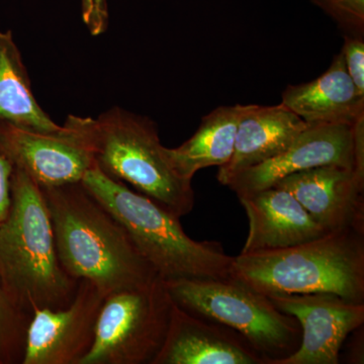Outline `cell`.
I'll use <instances>...</instances> for the list:
<instances>
[{
    "label": "cell",
    "instance_id": "obj_4",
    "mask_svg": "<svg viewBox=\"0 0 364 364\" xmlns=\"http://www.w3.org/2000/svg\"><path fill=\"white\" fill-rule=\"evenodd\" d=\"M81 183L130 235L136 249L164 282L177 279H230L233 257L219 242L193 240L181 218L124 182L104 173L97 165Z\"/></svg>",
    "mask_w": 364,
    "mask_h": 364
},
{
    "label": "cell",
    "instance_id": "obj_3",
    "mask_svg": "<svg viewBox=\"0 0 364 364\" xmlns=\"http://www.w3.org/2000/svg\"><path fill=\"white\" fill-rule=\"evenodd\" d=\"M230 277L268 296L333 294L364 301V232L339 230L275 250L240 253Z\"/></svg>",
    "mask_w": 364,
    "mask_h": 364
},
{
    "label": "cell",
    "instance_id": "obj_11",
    "mask_svg": "<svg viewBox=\"0 0 364 364\" xmlns=\"http://www.w3.org/2000/svg\"><path fill=\"white\" fill-rule=\"evenodd\" d=\"M301 325L298 350L277 364H338L345 340L364 323V304L333 294L269 296Z\"/></svg>",
    "mask_w": 364,
    "mask_h": 364
},
{
    "label": "cell",
    "instance_id": "obj_21",
    "mask_svg": "<svg viewBox=\"0 0 364 364\" xmlns=\"http://www.w3.org/2000/svg\"><path fill=\"white\" fill-rule=\"evenodd\" d=\"M343 54L347 72L356 90L364 97V37L343 35Z\"/></svg>",
    "mask_w": 364,
    "mask_h": 364
},
{
    "label": "cell",
    "instance_id": "obj_2",
    "mask_svg": "<svg viewBox=\"0 0 364 364\" xmlns=\"http://www.w3.org/2000/svg\"><path fill=\"white\" fill-rule=\"evenodd\" d=\"M0 274L14 305L31 318L40 309L70 305L78 286L60 263L42 188L16 168L9 213L0 222Z\"/></svg>",
    "mask_w": 364,
    "mask_h": 364
},
{
    "label": "cell",
    "instance_id": "obj_19",
    "mask_svg": "<svg viewBox=\"0 0 364 364\" xmlns=\"http://www.w3.org/2000/svg\"><path fill=\"white\" fill-rule=\"evenodd\" d=\"M31 318L9 298L0 274V364L23 363Z\"/></svg>",
    "mask_w": 364,
    "mask_h": 364
},
{
    "label": "cell",
    "instance_id": "obj_9",
    "mask_svg": "<svg viewBox=\"0 0 364 364\" xmlns=\"http://www.w3.org/2000/svg\"><path fill=\"white\" fill-rule=\"evenodd\" d=\"M0 155L41 188L82 181L95 157L72 114L61 130L43 133L0 122Z\"/></svg>",
    "mask_w": 364,
    "mask_h": 364
},
{
    "label": "cell",
    "instance_id": "obj_14",
    "mask_svg": "<svg viewBox=\"0 0 364 364\" xmlns=\"http://www.w3.org/2000/svg\"><path fill=\"white\" fill-rule=\"evenodd\" d=\"M238 198L249 220L241 253L289 248L328 233L287 189L272 186Z\"/></svg>",
    "mask_w": 364,
    "mask_h": 364
},
{
    "label": "cell",
    "instance_id": "obj_7",
    "mask_svg": "<svg viewBox=\"0 0 364 364\" xmlns=\"http://www.w3.org/2000/svg\"><path fill=\"white\" fill-rule=\"evenodd\" d=\"M173 301L164 280L105 299L90 350L79 364H151L166 337Z\"/></svg>",
    "mask_w": 364,
    "mask_h": 364
},
{
    "label": "cell",
    "instance_id": "obj_17",
    "mask_svg": "<svg viewBox=\"0 0 364 364\" xmlns=\"http://www.w3.org/2000/svg\"><path fill=\"white\" fill-rule=\"evenodd\" d=\"M249 105H228L213 109L203 117L193 136L177 148H166L176 173L193 181L196 172L227 164L234 153L237 130Z\"/></svg>",
    "mask_w": 364,
    "mask_h": 364
},
{
    "label": "cell",
    "instance_id": "obj_12",
    "mask_svg": "<svg viewBox=\"0 0 364 364\" xmlns=\"http://www.w3.org/2000/svg\"><path fill=\"white\" fill-rule=\"evenodd\" d=\"M273 186L289 191L326 231L364 232V168L326 165L289 174Z\"/></svg>",
    "mask_w": 364,
    "mask_h": 364
},
{
    "label": "cell",
    "instance_id": "obj_18",
    "mask_svg": "<svg viewBox=\"0 0 364 364\" xmlns=\"http://www.w3.org/2000/svg\"><path fill=\"white\" fill-rule=\"evenodd\" d=\"M0 122L43 133L62 128L38 104L11 32H0Z\"/></svg>",
    "mask_w": 364,
    "mask_h": 364
},
{
    "label": "cell",
    "instance_id": "obj_5",
    "mask_svg": "<svg viewBox=\"0 0 364 364\" xmlns=\"http://www.w3.org/2000/svg\"><path fill=\"white\" fill-rule=\"evenodd\" d=\"M72 117L104 173L131 184L181 219L191 214L195 207L193 181L182 178L172 167L154 122L121 107L97 119Z\"/></svg>",
    "mask_w": 364,
    "mask_h": 364
},
{
    "label": "cell",
    "instance_id": "obj_10",
    "mask_svg": "<svg viewBox=\"0 0 364 364\" xmlns=\"http://www.w3.org/2000/svg\"><path fill=\"white\" fill-rule=\"evenodd\" d=\"M105 296L88 279H79L75 296L59 310H36L28 324L21 364H79L95 340Z\"/></svg>",
    "mask_w": 364,
    "mask_h": 364
},
{
    "label": "cell",
    "instance_id": "obj_6",
    "mask_svg": "<svg viewBox=\"0 0 364 364\" xmlns=\"http://www.w3.org/2000/svg\"><path fill=\"white\" fill-rule=\"evenodd\" d=\"M164 282L174 304L238 332L267 364H277L298 350L301 340L298 320L241 282L232 279Z\"/></svg>",
    "mask_w": 364,
    "mask_h": 364
},
{
    "label": "cell",
    "instance_id": "obj_16",
    "mask_svg": "<svg viewBox=\"0 0 364 364\" xmlns=\"http://www.w3.org/2000/svg\"><path fill=\"white\" fill-rule=\"evenodd\" d=\"M282 104L309 124H354L364 121V97L352 82L341 51L318 77L287 85Z\"/></svg>",
    "mask_w": 364,
    "mask_h": 364
},
{
    "label": "cell",
    "instance_id": "obj_22",
    "mask_svg": "<svg viewBox=\"0 0 364 364\" xmlns=\"http://www.w3.org/2000/svg\"><path fill=\"white\" fill-rule=\"evenodd\" d=\"M82 20L91 35H102L109 26L107 0H82Z\"/></svg>",
    "mask_w": 364,
    "mask_h": 364
},
{
    "label": "cell",
    "instance_id": "obj_15",
    "mask_svg": "<svg viewBox=\"0 0 364 364\" xmlns=\"http://www.w3.org/2000/svg\"><path fill=\"white\" fill-rule=\"evenodd\" d=\"M308 127L282 104L249 105L239 123L233 155L227 164L219 167L218 181L227 186L242 170L279 156Z\"/></svg>",
    "mask_w": 364,
    "mask_h": 364
},
{
    "label": "cell",
    "instance_id": "obj_13",
    "mask_svg": "<svg viewBox=\"0 0 364 364\" xmlns=\"http://www.w3.org/2000/svg\"><path fill=\"white\" fill-rule=\"evenodd\" d=\"M151 364H267L238 332L173 303L161 349Z\"/></svg>",
    "mask_w": 364,
    "mask_h": 364
},
{
    "label": "cell",
    "instance_id": "obj_23",
    "mask_svg": "<svg viewBox=\"0 0 364 364\" xmlns=\"http://www.w3.org/2000/svg\"><path fill=\"white\" fill-rule=\"evenodd\" d=\"M14 166L0 155V222L4 221L11 205V181Z\"/></svg>",
    "mask_w": 364,
    "mask_h": 364
},
{
    "label": "cell",
    "instance_id": "obj_20",
    "mask_svg": "<svg viewBox=\"0 0 364 364\" xmlns=\"http://www.w3.org/2000/svg\"><path fill=\"white\" fill-rule=\"evenodd\" d=\"M343 35L364 37V0H310Z\"/></svg>",
    "mask_w": 364,
    "mask_h": 364
},
{
    "label": "cell",
    "instance_id": "obj_1",
    "mask_svg": "<svg viewBox=\"0 0 364 364\" xmlns=\"http://www.w3.org/2000/svg\"><path fill=\"white\" fill-rule=\"evenodd\" d=\"M42 188L60 263L74 279H88L105 299L157 279L119 220L80 182Z\"/></svg>",
    "mask_w": 364,
    "mask_h": 364
},
{
    "label": "cell",
    "instance_id": "obj_8",
    "mask_svg": "<svg viewBox=\"0 0 364 364\" xmlns=\"http://www.w3.org/2000/svg\"><path fill=\"white\" fill-rule=\"evenodd\" d=\"M326 165L364 168V121L309 124L284 153L242 170L226 186L237 196L246 195L272 188L289 174Z\"/></svg>",
    "mask_w": 364,
    "mask_h": 364
}]
</instances>
